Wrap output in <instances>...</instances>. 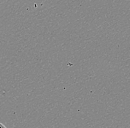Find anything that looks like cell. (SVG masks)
Instances as JSON below:
<instances>
[{
	"instance_id": "obj_1",
	"label": "cell",
	"mask_w": 130,
	"mask_h": 128,
	"mask_svg": "<svg viewBox=\"0 0 130 128\" xmlns=\"http://www.w3.org/2000/svg\"><path fill=\"white\" fill-rule=\"evenodd\" d=\"M0 128H7V127H6L5 125H4L2 123L0 122Z\"/></svg>"
}]
</instances>
